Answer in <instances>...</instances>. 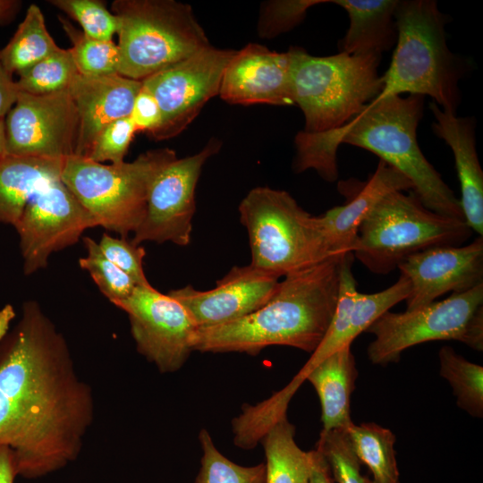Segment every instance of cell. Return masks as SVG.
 Segmentation results:
<instances>
[{"mask_svg": "<svg viewBox=\"0 0 483 483\" xmlns=\"http://www.w3.org/2000/svg\"><path fill=\"white\" fill-rule=\"evenodd\" d=\"M141 80L120 74H78L68 91L76 106L79 132L75 155L86 157L97 135L109 123L130 117Z\"/></svg>", "mask_w": 483, "mask_h": 483, "instance_id": "cell-20", "label": "cell"}, {"mask_svg": "<svg viewBox=\"0 0 483 483\" xmlns=\"http://www.w3.org/2000/svg\"><path fill=\"white\" fill-rule=\"evenodd\" d=\"M234 53L209 45L141 80L155 97L162 114V123L151 135L154 140H168L180 134L208 101L219 94L224 72Z\"/></svg>", "mask_w": 483, "mask_h": 483, "instance_id": "cell-11", "label": "cell"}, {"mask_svg": "<svg viewBox=\"0 0 483 483\" xmlns=\"http://www.w3.org/2000/svg\"><path fill=\"white\" fill-rule=\"evenodd\" d=\"M64 160L12 155L0 158V224L13 226L27 201L61 177Z\"/></svg>", "mask_w": 483, "mask_h": 483, "instance_id": "cell-25", "label": "cell"}, {"mask_svg": "<svg viewBox=\"0 0 483 483\" xmlns=\"http://www.w3.org/2000/svg\"><path fill=\"white\" fill-rule=\"evenodd\" d=\"M176 158L168 148L148 150L118 165L72 156L64 160L61 179L97 226L127 238L145 217L155 179Z\"/></svg>", "mask_w": 483, "mask_h": 483, "instance_id": "cell-9", "label": "cell"}, {"mask_svg": "<svg viewBox=\"0 0 483 483\" xmlns=\"http://www.w3.org/2000/svg\"><path fill=\"white\" fill-rule=\"evenodd\" d=\"M310 452V470L308 483H333L332 474L326 460L318 450Z\"/></svg>", "mask_w": 483, "mask_h": 483, "instance_id": "cell-41", "label": "cell"}, {"mask_svg": "<svg viewBox=\"0 0 483 483\" xmlns=\"http://www.w3.org/2000/svg\"><path fill=\"white\" fill-rule=\"evenodd\" d=\"M59 47L49 34L44 15L37 4H30L8 44L0 51L6 72L13 76L37 64Z\"/></svg>", "mask_w": 483, "mask_h": 483, "instance_id": "cell-27", "label": "cell"}, {"mask_svg": "<svg viewBox=\"0 0 483 483\" xmlns=\"http://www.w3.org/2000/svg\"><path fill=\"white\" fill-rule=\"evenodd\" d=\"M94 419L91 387L68 343L35 301L0 339V445L18 476L36 479L74 462Z\"/></svg>", "mask_w": 483, "mask_h": 483, "instance_id": "cell-1", "label": "cell"}, {"mask_svg": "<svg viewBox=\"0 0 483 483\" xmlns=\"http://www.w3.org/2000/svg\"><path fill=\"white\" fill-rule=\"evenodd\" d=\"M4 120L6 155L52 159L75 155L79 118L68 90L45 96L20 92Z\"/></svg>", "mask_w": 483, "mask_h": 483, "instance_id": "cell-15", "label": "cell"}, {"mask_svg": "<svg viewBox=\"0 0 483 483\" xmlns=\"http://www.w3.org/2000/svg\"><path fill=\"white\" fill-rule=\"evenodd\" d=\"M369 483H376V482H375L374 480H370V482H369Z\"/></svg>", "mask_w": 483, "mask_h": 483, "instance_id": "cell-46", "label": "cell"}, {"mask_svg": "<svg viewBox=\"0 0 483 483\" xmlns=\"http://www.w3.org/2000/svg\"><path fill=\"white\" fill-rule=\"evenodd\" d=\"M353 260L352 252L343 254L336 308L325 337L298 372L302 378L306 372L328 355L351 346L353 340L366 332L378 318L410 295L411 283L402 275L383 291L370 294L359 292L352 273Z\"/></svg>", "mask_w": 483, "mask_h": 483, "instance_id": "cell-18", "label": "cell"}, {"mask_svg": "<svg viewBox=\"0 0 483 483\" xmlns=\"http://www.w3.org/2000/svg\"><path fill=\"white\" fill-rule=\"evenodd\" d=\"M20 5L21 2L19 1L0 0V22L13 18Z\"/></svg>", "mask_w": 483, "mask_h": 483, "instance_id": "cell-44", "label": "cell"}, {"mask_svg": "<svg viewBox=\"0 0 483 483\" xmlns=\"http://www.w3.org/2000/svg\"><path fill=\"white\" fill-rule=\"evenodd\" d=\"M440 375L451 385L457 405L477 418L483 416V368L464 359L450 346L439 351Z\"/></svg>", "mask_w": 483, "mask_h": 483, "instance_id": "cell-29", "label": "cell"}, {"mask_svg": "<svg viewBox=\"0 0 483 483\" xmlns=\"http://www.w3.org/2000/svg\"><path fill=\"white\" fill-rule=\"evenodd\" d=\"M279 284V277L250 264L231 268L211 290L199 291L187 285L167 294L186 309L198 328H203L254 312L273 297Z\"/></svg>", "mask_w": 483, "mask_h": 483, "instance_id": "cell-17", "label": "cell"}, {"mask_svg": "<svg viewBox=\"0 0 483 483\" xmlns=\"http://www.w3.org/2000/svg\"><path fill=\"white\" fill-rule=\"evenodd\" d=\"M220 148V140L210 139L199 152L176 158L162 169L151 186L145 217L131 239L134 244L169 242L183 247L191 242L196 186L203 165Z\"/></svg>", "mask_w": 483, "mask_h": 483, "instance_id": "cell-14", "label": "cell"}, {"mask_svg": "<svg viewBox=\"0 0 483 483\" xmlns=\"http://www.w3.org/2000/svg\"><path fill=\"white\" fill-rule=\"evenodd\" d=\"M53 6L76 21L82 32L95 39L113 40L120 28L119 19L99 0H49Z\"/></svg>", "mask_w": 483, "mask_h": 483, "instance_id": "cell-35", "label": "cell"}, {"mask_svg": "<svg viewBox=\"0 0 483 483\" xmlns=\"http://www.w3.org/2000/svg\"><path fill=\"white\" fill-rule=\"evenodd\" d=\"M338 191L346 198L345 202L320 216L335 254L352 252L360 225L381 199L393 191H412V185L399 171L379 160L368 180L341 181Z\"/></svg>", "mask_w": 483, "mask_h": 483, "instance_id": "cell-21", "label": "cell"}, {"mask_svg": "<svg viewBox=\"0 0 483 483\" xmlns=\"http://www.w3.org/2000/svg\"><path fill=\"white\" fill-rule=\"evenodd\" d=\"M394 20L395 47L376 98L404 93L428 96L443 111L457 114L462 101L459 83L466 66L447 46L449 18L436 1L398 0Z\"/></svg>", "mask_w": 483, "mask_h": 483, "instance_id": "cell-4", "label": "cell"}, {"mask_svg": "<svg viewBox=\"0 0 483 483\" xmlns=\"http://www.w3.org/2000/svg\"><path fill=\"white\" fill-rule=\"evenodd\" d=\"M129 317L137 351L161 373L179 370L193 351L197 326L186 309L151 284L114 304Z\"/></svg>", "mask_w": 483, "mask_h": 483, "instance_id": "cell-13", "label": "cell"}, {"mask_svg": "<svg viewBox=\"0 0 483 483\" xmlns=\"http://www.w3.org/2000/svg\"><path fill=\"white\" fill-rule=\"evenodd\" d=\"M349 17V28L338 43L341 53L377 54L390 50L396 43L394 12L398 0H330Z\"/></svg>", "mask_w": 483, "mask_h": 483, "instance_id": "cell-24", "label": "cell"}, {"mask_svg": "<svg viewBox=\"0 0 483 483\" xmlns=\"http://www.w3.org/2000/svg\"><path fill=\"white\" fill-rule=\"evenodd\" d=\"M15 318V311L12 305H5L0 309V339L6 334L10 325Z\"/></svg>", "mask_w": 483, "mask_h": 483, "instance_id": "cell-43", "label": "cell"}, {"mask_svg": "<svg viewBox=\"0 0 483 483\" xmlns=\"http://www.w3.org/2000/svg\"><path fill=\"white\" fill-rule=\"evenodd\" d=\"M358 377L351 346L322 360L303 376L315 388L321 405L322 430L347 429L352 425L351 396Z\"/></svg>", "mask_w": 483, "mask_h": 483, "instance_id": "cell-23", "label": "cell"}, {"mask_svg": "<svg viewBox=\"0 0 483 483\" xmlns=\"http://www.w3.org/2000/svg\"><path fill=\"white\" fill-rule=\"evenodd\" d=\"M343 254L284 275L273 297L254 312L197 328L193 351L257 355L267 346L284 345L312 353L336 308Z\"/></svg>", "mask_w": 483, "mask_h": 483, "instance_id": "cell-3", "label": "cell"}, {"mask_svg": "<svg viewBox=\"0 0 483 483\" xmlns=\"http://www.w3.org/2000/svg\"><path fill=\"white\" fill-rule=\"evenodd\" d=\"M199 440L202 449L201 466L195 483H266V464L245 467L233 462L216 447L207 429Z\"/></svg>", "mask_w": 483, "mask_h": 483, "instance_id": "cell-32", "label": "cell"}, {"mask_svg": "<svg viewBox=\"0 0 483 483\" xmlns=\"http://www.w3.org/2000/svg\"><path fill=\"white\" fill-rule=\"evenodd\" d=\"M82 241L87 255L79 259L80 267L90 275L99 291L113 305L128 298L137 286L136 283L106 258L95 240L84 236Z\"/></svg>", "mask_w": 483, "mask_h": 483, "instance_id": "cell-33", "label": "cell"}, {"mask_svg": "<svg viewBox=\"0 0 483 483\" xmlns=\"http://www.w3.org/2000/svg\"><path fill=\"white\" fill-rule=\"evenodd\" d=\"M136 128L130 117L121 118L106 126L95 138L87 158L103 164L124 162Z\"/></svg>", "mask_w": 483, "mask_h": 483, "instance_id": "cell-37", "label": "cell"}, {"mask_svg": "<svg viewBox=\"0 0 483 483\" xmlns=\"http://www.w3.org/2000/svg\"><path fill=\"white\" fill-rule=\"evenodd\" d=\"M6 155L5 152V130L4 120L0 118V158Z\"/></svg>", "mask_w": 483, "mask_h": 483, "instance_id": "cell-45", "label": "cell"}, {"mask_svg": "<svg viewBox=\"0 0 483 483\" xmlns=\"http://www.w3.org/2000/svg\"><path fill=\"white\" fill-rule=\"evenodd\" d=\"M59 20L72 44L70 50L80 74L89 77L119 74V49L113 40L92 38L66 19Z\"/></svg>", "mask_w": 483, "mask_h": 483, "instance_id": "cell-31", "label": "cell"}, {"mask_svg": "<svg viewBox=\"0 0 483 483\" xmlns=\"http://www.w3.org/2000/svg\"><path fill=\"white\" fill-rule=\"evenodd\" d=\"M292 98L303 113V131L320 133L337 130L359 114L383 89L378 74L381 55L339 52L314 56L291 47Z\"/></svg>", "mask_w": 483, "mask_h": 483, "instance_id": "cell-5", "label": "cell"}, {"mask_svg": "<svg viewBox=\"0 0 483 483\" xmlns=\"http://www.w3.org/2000/svg\"><path fill=\"white\" fill-rule=\"evenodd\" d=\"M97 243L106 258L126 273L137 285L150 284L143 270L146 251L142 246L127 238H115L107 233H103Z\"/></svg>", "mask_w": 483, "mask_h": 483, "instance_id": "cell-38", "label": "cell"}, {"mask_svg": "<svg viewBox=\"0 0 483 483\" xmlns=\"http://www.w3.org/2000/svg\"><path fill=\"white\" fill-rule=\"evenodd\" d=\"M330 3V0H276L262 4L258 25L263 38H274L287 32L305 17L308 9L315 4Z\"/></svg>", "mask_w": 483, "mask_h": 483, "instance_id": "cell-36", "label": "cell"}, {"mask_svg": "<svg viewBox=\"0 0 483 483\" xmlns=\"http://www.w3.org/2000/svg\"><path fill=\"white\" fill-rule=\"evenodd\" d=\"M472 233L464 220L429 210L411 191H397L381 199L361 223L352 252L370 272L386 275L411 254L461 246Z\"/></svg>", "mask_w": 483, "mask_h": 483, "instance_id": "cell-7", "label": "cell"}, {"mask_svg": "<svg viewBox=\"0 0 483 483\" xmlns=\"http://www.w3.org/2000/svg\"><path fill=\"white\" fill-rule=\"evenodd\" d=\"M346 431L354 453L369 467L376 483H399L395 436L390 429L369 422L352 424Z\"/></svg>", "mask_w": 483, "mask_h": 483, "instance_id": "cell-28", "label": "cell"}, {"mask_svg": "<svg viewBox=\"0 0 483 483\" xmlns=\"http://www.w3.org/2000/svg\"><path fill=\"white\" fill-rule=\"evenodd\" d=\"M434 133L452 149L461 185L460 199L464 221L472 232L483 236V172L476 150V123L443 111L431 102Z\"/></svg>", "mask_w": 483, "mask_h": 483, "instance_id": "cell-22", "label": "cell"}, {"mask_svg": "<svg viewBox=\"0 0 483 483\" xmlns=\"http://www.w3.org/2000/svg\"><path fill=\"white\" fill-rule=\"evenodd\" d=\"M130 118L137 131H145L150 136L162 123V114L157 101L143 86L134 100Z\"/></svg>", "mask_w": 483, "mask_h": 483, "instance_id": "cell-39", "label": "cell"}, {"mask_svg": "<svg viewBox=\"0 0 483 483\" xmlns=\"http://www.w3.org/2000/svg\"><path fill=\"white\" fill-rule=\"evenodd\" d=\"M17 476L14 452L7 445H0V483H14Z\"/></svg>", "mask_w": 483, "mask_h": 483, "instance_id": "cell-42", "label": "cell"}, {"mask_svg": "<svg viewBox=\"0 0 483 483\" xmlns=\"http://www.w3.org/2000/svg\"><path fill=\"white\" fill-rule=\"evenodd\" d=\"M239 214L250 265L279 278L335 255L320 216H311L285 191L256 187L241 201Z\"/></svg>", "mask_w": 483, "mask_h": 483, "instance_id": "cell-6", "label": "cell"}, {"mask_svg": "<svg viewBox=\"0 0 483 483\" xmlns=\"http://www.w3.org/2000/svg\"><path fill=\"white\" fill-rule=\"evenodd\" d=\"M220 97L232 105H294L289 53L250 43L235 51L223 74Z\"/></svg>", "mask_w": 483, "mask_h": 483, "instance_id": "cell-19", "label": "cell"}, {"mask_svg": "<svg viewBox=\"0 0 483 483\" xmlns=\"http://www.w3.org/2000/svg\"><path fill=\"white\" fill-rule=\"evenodd\" d=\"M19 93L16 81L6 72L0 57V118L4 119L9 110L15 104Z\"/></svg>", "mask_w": 483, "mask_h": 483, "instance_id": "cell-40", "label": "cell"}, {"mask_svg": "<svg viewBox=\"0 0 483 483\" xmlns=\"http://www.w3.org/2000/svg\"><path fill=\"white\" fill-rule=\"evenodd\" d=\"M331 474L338 483H369L360 473V461L353 451L346 429L322 430L317 443Z\"/></svg>", "mask_w": 483, "mask_h": 483, "instance_id": "cell-34", "label": "cell"}, {"mask_svg": "<svg viewBox=\"0 0 483 483\" xmlns=\"http://www.w3.org/2000/svg\"><path fill=\"white\" fill-rule=\"evenodd\" d=\"M397 268L411 283L406 310L420 309L446 292H463L483 283V238L479 236L463 246H438L416 252Z\"/></svg>", "mask_w": 483, "mask_h": 483, "instance_id": "cell-16", "label": "cell"}, {"mask_svg": "<svg viewBox=\"0 0 483 483\" xmlns=\"http://www.w3.org/2000/svg\"><path fill=\"white\" fill-rule=\"evenodd\" d=\"M120 22L119 69L143 80L208 47V37L190 4L174 0H114Z\"/></svg>", "mask_w": 483, "mask_h": 483, "instance_id": "cell-8", "label": "cell"}, {"mask_svg": "<svg viewBox=\"0 0 483 483\" xmlns=\"http://www.w3.org/2000/svg\"><path fill=\"white\" fill-rule=\"evenodd\" d=\"M295 428L286 414L268 423L262 430L266 454V483H308L310 452L296 444Z\"/></svg>", "mask_w": 483, "mask_h": 483, "instance_id": "cell-26", "label": "cell"}, {"mask_svg": "<svg viewBox=\"0 0 483 483\" xmlns=\"http://www.w3.org/2000/svg\"><path fill=\"white\" fill-rule=\"evenodd\" d=\"M425 97L375 98L344 126L331 131H299L294 139L296 173L312 169L326 182L338 178L337 149L349 144L366 149L403 174L412 192L429 210L464 220L460 199L427 160L417 140Z\"/></svg>", "mask_w": 483, "mask_h": 483, "instance_id": "cell-2", "label": "cell"}, {"mask_svg": "<svg viewBox=\"0 0 483 483\" xmlns=\"http://www.w3.org/2000/svg\"><path fill=\"white\" fill-rule=\"evenodd\" d=\"M366 332L375 335L367 353L376 365L397 362L404 350L430 341L455 340L482 351L483 283L418 309L386 311Z\"/></svg>", "mask_w": 483, "mask_h": 483, "instance_id": "cell-10", "label": "cell"}, {"mask_svg": "<svg viewBox=\"0 0 483 483\" xmlns=\"http://www.w3.org/2000/svg\"><path fill=\"white\" fill-rule=\"evenodd\" d=\"M13 227L29 275L45 268L52 253L75 244L84 231L97 225L59 177L27 201Z\"/></svg>", "mask_w": 483, "mask_h": 483, "instance_id": "cell-12", "label": "cell"}, {"mask_svg": "<svg viewBox=\"0 0 483 483\" xmlns=\"http://www.w3.org/2000/svg\"><path fill=\"white\" fill-rule=\"evenodd\" d=\"M78 74L70 48L59 47L18 73L16 84L20 92L45 96L68 90Z\"/></svg>", "mask_w": 483, "mask_h": 483, "instance_id": "cell-30", "label": "cell"}]
</instances>
